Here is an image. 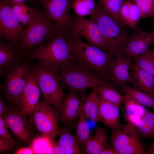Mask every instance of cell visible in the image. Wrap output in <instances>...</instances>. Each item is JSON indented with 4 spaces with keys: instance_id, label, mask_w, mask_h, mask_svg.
<instances>
[{
    "instance_id": "cell-1",
    "label": "cell",
    "mask_w": 154,
    "mask_h": 154,
    "mask_svg": "<svg viewBox=\"0 0 154 154\" xmlns=\"http://www.w3.org/2000/svg\"><path fill=\"white\" fill-rule=\"evenodd\" d=\"M69 34L56 32L47 42L25 53L28 58L36 59L41 66L59 72L62 67L75 60L70 49Z\"/></svg>"
},
{
    "instance_id": "cell-2",
    "label": "cell",
    "mask_w": 154,
    "mask_h": 154,
    "mask_svg": "<svg viewBox=\"0 0 154 154\" xmlns=\"http://www.w3.org/2000/svg\"><path fill=\"white\" fill-rule=\"evenodd\" d=\"M68 37L75 60L97 72L108 81L107 78H110L109 67L115 55L84 42L71 31L69 33Z\"/></svg>"
},
{
    "instance_id": "cell-3",
    "label": "cell",
    "mask_w": 154,
    "mask_h": 154,
    "mask_svg": "<svg viewBox=\"0 0 154 154\" xmlns=\"http://www.w3.org/2000/svg\"><path fill=\"white\" fill-rule=\"evenodd\" d=\"M59 72L62 88L80 92L81 97L86 96V91L88 88L92 89L110 83L97 72L75 60L62 67Z\"/></svg>"
},
{
    "instance_id": "cell-4",
    "label": "cell",
    "mask_w": 154,
    "mask_h": 154,
    "mask_svg": "<svg viewBox=\"0 0 154 154\" xmlns=\"http://www.w3.org/2000/svg\"><path fill=\"white\" fill-rule=\"evenodd\" d=\"M57 31L55 25L44 10L37 7V15L24 30L18 47L24 53L37 48L51 39Z\"/></svg>"
},
{
    "instance_id": "cell-5",
    "label": "cell",
    "mask_w": 154,
    "mask_h": 154,
    "mask_svg": "<svg viewBox=\"0 0 154 154\" xmlns=\"http://www.w3.org/2000/svg\"><path fill=\"white\" fill-rule=\"evenodd\" d=\"M26 56L7 70L0 89L10 102L20 108L21 97L27 82L28 74L32 66Z\"/></svg>"
},
{
    "instance_id": "cell-6",
    "label": "cell",
    "mask_w": 154,
    "mask_h": 154,
    "mask_svg": "<svg viewBox=\"0 0 154 154\" xmlns=\"http://www.w3.org/2000/svg\"><path fill=\"white\" fill-rule=\"evenodd\" d=\"M31 68L37 78L44 101L60 112L64 98L58 72L37 63Z\"/></svg>"
},
{
    "instance_id": "cell-7",
    "label": "cell",
    "mask_w": 154,
    "mask_h": 154,
    "mask_svg": "<svg viewBox=\"0 0 154 154\" xmlns=\"http://www.w3.org/2000/svg\"><path fill=\"white\" fill-rule=\"evenodd\" d=\"M70 31L85 39L90 44L115 55L119 50L103 35L97 24L90 19L71 15Z\"/></svg>"
},
{
    "instance_id": "cell-8",
    "label": "cell",
    "mask_w": 154,
    "mask_h": 154,
    "mask_svg": "<svg viewBox=\"0 0 154 154\" xmlns=\"http://www.w3.org/2000/svg\"><path fill=\"white\" fill-rule=\"evenodd\" d=\"M58 111L44 100L39 102L33 114V121L38 131L51 141L55 140L59 131Z\"/></svg>"
},
{
    "instance_id": "cell-9",
    "label": "cell",
    "mask_w": 154,
    "mask_h": 154,
    "mask_svg": "<svg viewBox=\"0 0 154 154\" xmlns=\"http://www.w3.org/2000/svg\"><path fill=\"white\" fill-rule=\"evenodd\" d=\"M136 129L127 124L116 130H112L110 145L119 154H145Z\"/></svg>"
},
{
    "instance_id": "cell-10",
    "label": "cell",
    "mask_w": 154,
    "mask_h": 154,
    "mask_svg": "<svg viewBox=\"0 0 154 154\" xmlns=\"http://www.w3.org/2000/svg\"><path fill=\"white\" fill-rule=\"evenodd\" d=\"M90 19L98 25L104 37L121 51L125 44L129 35L100 6L96 4Z\"/></svg>"
},
{
    "instance_id": "cell-11",
    "label": "cell",
    "mask_w": 154,
    "mask_h": 154,
    "mask_svg": "<svg viewBox=\"0 0 154 154\" xmlns=\"http://www.w3.org/2000/svg\"><path fill=\"white\" fill-rule=\"evenodd\" d=\"M71 0H37L55 25L57 32L68 34L70 32Z\"/></svg>"
},
{
    "instance_id": "cell-12",
    "label": "cell",
    "mask_w": 154,
    "mask_h": 154,
    "mask_svg": "<svg viewBox=\"0 0 154 154\" xmlns=\"http://www.w3.org/2000/svg\"><path fill=\"white\" fill-rule=\"evenodd\" d=\"M23 26L15 15L11 5L0 0V37L18 46L22 37Z\"/></svg>"
},
{
    "instance_id": "cell-13",
    "label": "cell",
    "mask_w": 154,
    "mask_h": 154,
    "mask_svg": "<svg viewBox=\"0 0 154 154\" xmlns=\"http://www.w3.org/2000/svg\"><path fill=\"white\" fill-rule=\"evenodd\" d=\"M132 59L119 52L111 61L108 74L112 85L117 90L122 85L131 82L133 65Z\"/></svg>"
},
{
    "instance_id": "cell-14",
    "label": "cell",
    "mask_w": 154,
    "mask_h": 154,
    "mask_svg": "<svg viewBox=\"0 0 154 154\" xmlns=\"http://www.w3.org/2000/svg\"><path fill=\"white\" fill-rule=\"evenodd\" d=\"M27 116L22 110H9L2 116L16 138L23 143H27L32 136L31 123Z\"/></svg>"
},
{
    "instance_id": "cell-15",
    "label": "cell",
    "mask_w": 154,
    "mask_h": 154,
    "mask_svg": "<svg viewBox=\"0 0 154 154\" xmlns=\"http://www.w3.org/2000/svg\"><path fill=\"white\" fill-rule=\"evenodd\" d=\"M40 91L37 78L31 67L21 97L20 108L29 117L31 123L33 122V112L39 103Z\"/></svg>"
},
{
    "instance_id": "cell-16",
    "label": "cell",
    "mask_w": 154,
    "mask_h": 154,
    "mask_svg": "<svg viewBox=\"0 0 154 154\" xmlns=\"http://www.w3.org/2000/svg\"><path fill=\"white\" fill-rule=\"evenodd\" d=\"M129 35L126 42L121 51L132 58L143 54L154 42V32L137 30Z\"/></svg>"
},
{
    "instance_id": "cell-17",
    "label": "cell",
    "mask_w": 154,
    "mask_h": 154,
    "mask_svg": "<svg viewBox=\"0 0 154 154\" xmlns=\"http://www.w3.org/2000/svg\"><path fill=\"white\" fill-rule=\"evenodd\" d=\"M83 102L77 92L69 90L64 98L60 112L61 123L70 129L72 128Z\"/></svg>"
},
{
    "instance_id": "cell-18",
    "label": "cell",
    "mask_w": 154,
    "mask_h": 154,
    "mask_svg": "<svg viewBox=\"0 0 154 154\" xmlns=\"http://www.w3.org/2000/svg\"><path fill=\"white\" fill-rule=\"evenodd\" d=\"M26 56L18 46L12 43L1 41L0 42V75L3 76L6 72Z\"/></svg>"
},
{
    "instance_id": "cell-19",
    "label": "cell",
    "mask_w": 154,
    "mask_h": 154,
    "mask_svg": "<svg viewBox=\"0 0 154 154\" xmlns=\"http://www.w3.org/2000/svg\"><path fill=\"white\" fill-rule=\"evenodd\" d=\"M99 121L103 123L112 130L119 129L120 123V108L116 105L103 100L98 95Z\"/></svg>"
},
{
    "instance_id": "cell-20",
    "label": "cell",
    "mask_w": 154,
    "mask_h": 154,
    "mask_svg": "<svg viewBox=\"0 0 154 154\" xmlns=\"http://www.w3.org/2000/svg\"><path fill=\"white\" fill-rule=\"evenodd\" d=\"M131 83L135 89L154 96V76L133 63Z\"/></svg>"
},
{
    "instance_id": "cell-21",
    "label": "cell",
    "mask_w": 154,
    "mask_h": 154,
    "mask_svg": "<svg viewBox=\"0 0 154 154\" xmlns=\"http://www.w3.org/2000/svg\"><path fill=\"white\" fill-rule=\"evenodd\" d=\"M108 137L105 127H98L92 137H91L81 149V153L100 154L108 145Z\"/></svg>"
},
{
    "instance_id": "cell-22",
    "label": "cell",
    "mask_w": 154,
    "mask_h": 154,
    "mask_svg": "<svg viewBox=\"0 0 154 154\" xmlns=\"http://www.w3.org/2000/svg\"><path fill=\"white\" fill-rule=\"evenodd\" d=\"M58 142L64 149L66 154L81 153V147L75 135H72L69 128L66 126L59 128Z\"/></svg>"
},
{
    "instance_id": "cell-23",
    "label": "cell",
    "mask_w": 154,
    "mask_h": 154,
    "mask_svg": "<svg viewBox=\"0 0 154 154\" xmlns=\"http://www.w3.org/2000/svg\"><path fill=\"white\" fill-rule=\"evenodd\" d=\"M82 111L86 119L94 122L99 121V101L98 96L94 89L86 96L82 104Z\"/></svg>"
},
{
    "instance_id": "cell-24",
    "label": "cell",
    "mask_w": 154,
    "mask_h": 154,
    "mask_svg": "<svg viewBox=\"0 0 154 154\" xmlns=\"http://www.w3.org/2000/svg\"><path fill=\"white\" fill-rule=\"evenodd\" d=\"M19 22L28 26L33 21L37 12V7H32L24 2L10 4Z\"/></svg>"
},
{
    "instance_id": "cell-25",
    "label": "cell",
    "mask_w": 154,
    "mask_h": 154,
    "mask_svg": "<svg viewBox=\"0 0 154 154\" xmlns=\"http://www.w3.org/2000/svg\"><path fill=\"white\" fill-rule=\"evenodd\" d=\"M127 94L145 107L154 110V96L129 86L122 85L117 90Z\"/></svg>"
},
{
    "instance_id": "cell-26",
    "label": "cell",
    "mask_w": 154,
    "mask_h": 154,
    "mask_svg": "<svg viewBox=\"0 0 154 154\" xmlns=\"http://www.w3.org/2000/svg\"><path fill=\"white\" fill-rule=\"evenodd\" d=\"M92 89H94L98 95L103 100L120 108L123 95L119 93L111 83L99 86Z\"/></svg>"
},
{
    "instance_id": "cell-27",
    "label": "cell",
    "mask_w": 154,
    "mask_h": 154,
    "mask_svg": "<svg viewBox=\"0 0 154 154\" xmlns=\"http://www.w3.org/2000/svg\"><path fill=\"white\" fill-rule=\"evenodd\" d=\"M102 8L124 30L126 26L121 18L120 11L123 0H97Z\"/></svg>"
},
{
    "instance_id": "cell-28",
    "label": "cell",
    "mask_w": 154,
    "mask_h": 154,
    "mask_svg": "<svg viewBox=\"0 0 154 154\" xmlns=\"http://www.w3.org/2000/svg\"><path fill=\"white\" fill-rule=\"evenodd\" d=\"M77 118L75 136L79 143L81 150L91 137V133L90 127L86 121V118L83 114L82 105Z\"/></svg>"
},
{
    "instance_id": "cell-29",
    "label": "cell",
    "mask_w": 154,
    "mask_h": 154,
    "mask_svg": "<svg viewBox=\"0 0 154 154\" xmlns=\"http://www.w3.org/2000/svg\"><path fill=\"white\" fill-rule=\"evenodd\" d=\"M133 63L139 68L154 76V50L148 49L133 58Z\"/></svg>"
},
{
    "instance_id": "cell-30",
    "label": "cell",
    "mask_w": 154,
    "mask_h": 154,
    "mask_svg": "<svg viewBox=\"0 0 154 154\" xmlns=\"http://www.w3.org/2000/svg\"><path fill=\"white\" fill-rule=\"evenodd\" d=\"M136 130L142 138H154V113L148 112L142 118Z\"/></svg>"
},
{
    "instance_id": "cell-31",
    "label": "cell",
    "mask_w": 154,
    "mask_h": 154,
    "mask_svg": "<svg viewBox=\"0 0 154 154\" xmlns=\"http://www.w3.org/2000/svg\"><path fill=\"white\" fill-rule=\"evenodd\" d=\"M96 5L95 0H73L71 7L75 14L84 17L91 15L94 11Z\"/></svg>"
},
{
    "instance_id": "cell-32",
    "label": "cell",
    "mask_w": 154,
    "mask_h": 154,
    "mask_svg": "<svg viewBox=\"0 0 154 154\" xmlns=\"http://www.w3.org/2000/svg\"><path fill=\"white\" fill-rule=\"evenodd\" d=\"M122 103L127 113L136 114L143 117L149 111L145 107L126 94H123Z\"/></svg>"
},
{
    "instance_id": "cell-33",
    "label": "cell",
    "mask_w": 154,
    "mask_h": 154,
    "mask_svg": "<svg viewBox=\"0 0 154 154\" xmlns=\"http://www.w3.org/2000/svg\"><path fill=\"white\" fill-rule=\"evenodd\" d=\"M141 17V13L139 8L134 2L131 1L127 26L133 31L136 30Z\"/></svg>"
},
{
    "instance_id": "cell-34",
    "label": "cell",
    "mask_w": 154,
    "mask_h": 154,
    "mask_svg": "<svg viewBox=\"0 0 154 154\" xmlns=\"http://www.w3.org/2000/svg\"><path fill=\"white\" fill-rule=\"evenodd\" d=\"M141 12V18L145 19L154 15V0H133Z\"/></svg>"
},
{
    "instance_id": "cell-35",
    "label": "cell",
    "mask_w": 154,
    "mask_h": 154,
    "mask_svg": "<svg viewBox=\"0 0 154 154\" xmlns=\"http://www.w3.org/2000/svg\"><path fill=\"white\" fill-rule=\"evenodd\" d=\"M52 141L41 136L33 140L31 148L34 153L46 154L47 150L52 145Z\"/></svg>"
},
{
    "instance_id": "cell-36",
    "label": "cell",
    "mask_w": 154,
    "mask_h": 154,
    "mask_svg": "<svg viewBox=\"0 0 154 154\" xmlns=\"http://www.w3.org/2000/svg\"><path fill=\"white\" fill-rule=\"evenodd\" d=\"M17 142L12 137H0V151L3 153L12 149L17 144Z\"/></svg>"
},
{
    "instance_id": "cell-37",
    "label": "cell",
    "mask_w": 154,
    "mask_h": 154,
    "mask_svg": "<svg viewBox=\"0 0 154 154\" xmlns=\"http://www.w3.org/2000/svg\"><path fill=\"white\" fill-rule=\"evenodd\" d=\"M125 117L128 124L131 125L136 129L139 126L143 118L138 115L126 112L125 114Z\"/></svg>"
},
{
    "instance_id": "cell-38",
    "label": "cell",
    "mask_w": 154,
    "mask_h": 154,
    "mask_svg": "<svg viewBox=\"0 0 154 154\" xmlns=\"http://www.w3.org/2000/svg\"><path fill=\"white\" fill-rule=\"evenodd\" d=\"M130 1L128 0L124 1L122 4L120 11L121 18L126 26H127Z\"/></svg>"
},
{
    "instance_id": "cell-39",
    "label": "cell",
    "mask_w": 154,
    "mask_h": 154,
    "mask_svg": "<svg viewBox=\"0 0 154 154\" xmlns=\"http://www.w3.org/2000/svg\"><path fill=\"white\" fill-rule=\"evenodd\" d=\"M8 127L4 118L0 116V137L10 138L12 137Z\"/></svg>"
},
{
    "instance_id": "cell-40",
    "label": "cell",
    "mask_w": 154,
    "mask_h": 154,
    "mask_svg": "<svg viewBox=\"0 0 154 154\" xmlns=\"http://www.w3.org/2000/svg\"><path fill=\"white\" fill-rule=\"evenodd\" d=\"M52 143L54 151V154H66L64 148L59 144L58 142H56L55 140H52Z\"/></svg>"
},
{
    "instance_id": "cell-41",
    "label": "cell",
    "mask_w": 154,
    "mask_h": 154,
    "mask_svg": "<svg viewBox=\"0 0 154 154\" xmlns=\"http://www.w3.org/2000/svg\"><path fill=\"white\" fill-rule=\"evenodd\" d=\"M100 154H119V153L110 144L108 145Z\"/></svg>"
},
{
    "instance_id": "cell-42",
    "label": "cell",
    "mask_w": 154,
    "mask_h": 154,
    "mask_svg": "<svg viewBox=\"0 0 154 154\" xmlns=\"http://www.w3.org/2000/svg\"><path fill=\"white\" fill-rule=\"evenodd\" d=\"M8 110L5 106L2 100V96L0 97V116H3Z\"/></svg>"
},
{
    "instance_id": "cell-43",
    "label": "cell",
    "mask_w": 154,
    "mask_h": 154,
    "mask_svg": "<svg viewBox=\"0 0 154 154\" xmlns=\"http://www.w3.org/2000/svg\"><path fill=\"white\" fill-rule=\"evenodd\" d=\"M16 153L17 154H34L31 148H21L17 150Z\"/></svg>"
},
{
    "instance_id": "cell-44",
    "label": "cell",
    "mask_w": 154,
    "mask_h": 154,
    "mask_svg": "<svg viewBox=\"0 0 154 154\" xmlns=\"http://www.w3.org/2000/svg\"><path fill=\"white\" fill-rule=\"evenodd\" d=\"M145 154H154V142L152 143L145 150Z\"/></svg>"
},
{
    "instance_id": "cell-45",
    "label": "cell",
    "mask_w": 154,
    "mask_h": 154,
    "mask_svg": "<svg viewBox=\"0 0 154 154\" xmlns=\"http://www.w3.org/2000/svg\"><path fill=\"white\" fill-rule=\"evenodd\" d=\"M5 1L9 4L15 3H18L24 2L26 0H5Z\"/></svg>"
},
{
    "instance_id": "cell-46",
    "label": "cell",
    "mask_w": 154,
    "mask_h": 154,
    "mask_svg": "<svg viewBox=\"0 0 154 154\" xmlns=\"http://www.w3.org/2000/svg\"><path fill=\"white\" fill-rule=\"evenodd\" d=\"M152 21L153 23H154V15L153 17V20Z\"/></svg>"
},
{
    "instance_id": "cell-47",
    "label": "cell",
    "mask_w": 154,
    "mask_h": 154,
    "mask_svg": "<svg viewBox=\"0 0 154 154\" xmlns=\"http://www.w3.org/2000/svg\"><path fill=\"white\" fill-rule=\"evenodd\" d=\"M153 43H154V42ZM153 50H154V48L153 49Z\"/></svg>"
},
{
    "instance_id": "cell-48",
    "label": "cell",
    "mask_w": 154,
    "mask_h": 154,
    "mask_svg": "<svg viewBox=\"0 0 154 154\" xmlns=\"http://www.w3.org/2000/svg\"><path fill=\"white\" fill-rule=\"evenodd\" d=\"M132 1H133V0H132Z\"/></svg>"
}]
</instances>
